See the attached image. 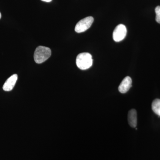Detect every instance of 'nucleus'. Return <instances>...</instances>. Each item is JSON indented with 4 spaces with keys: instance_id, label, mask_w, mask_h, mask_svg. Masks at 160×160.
<instances>
[{
    "instance_id": "20e7f679",
    "label": "nucleus",
    "mask_w": 160,
    "mask_h": 160,
    "mask_svg": "<svg viewBox=\"0 0 160 160\" xmlns=\"http://www.w3.org/2000/svg\"><path fill=\"white\" fill-rule=\"evenodd\" d=\"M127 33V29L126 26L123 24L118 25L113 31V40L116 42H119L124 39Z\"/></svg>"
},
{
    "instance_id": "0eeeda50",
    "label": "nucleus",
    "mask_w": 160,
    "mask_h": 160,
    "mask_svg": "<svg viewBox=\"0 0 160 160\" xmlns=\"http://www.w3.org/2000/svg\"><path fill=\"white\" fill-rule=\"evenodd\" d=\"M128 121L129 126L135 128L137 125V112L135 109L129 110L128 114Z\"/></svg>"
},
{
    "instance_id": "423d86ee",
    "label": "nucleus",
    "mask_w": 160,
    "mask_h": 160,
    "mask_svg": "<svg viewBox=\"0 0 160 160\" xmlns=\"http://www.w3.org/2000/svg\"><path fill=\"white\" fill-rule=\"evenodd\" d=\"M18 76L17 74H15L12 75L8 79L4 84L3 89L5 91H11L14 88L15 85L17 81Z\"/></svg>"
},
{
    "instance_id": "1a4fd4ad",
    "label": "nucleus",
    "mask_w": 160,
    "mask_h": 160,
    "mask_svg": "<svg viewBox=\"0 0 160 160\" xmlns=\"http://www.w3.org/2000/svg\"><path fill=\"white\" fill-rule=\"evenodd\" d=\"M155 11L156 14V21L158 23L160 24V6H158L157 7H156Z\"/></svg>"
},
{
    "instance_id": "7ed1b4c3",
    "label": "nucleus",
    "mask_w": 160,
    "mask_h": 160,
    "mask_svg": "<svg viewBox=\"0 0 160 160\" xmlns=\"http://www.w3.org/2000/svg\"><path fill=\"white\" fill-rule=\"evenodd\" d=\"M94 19L92 17H88L80 20L77 24L75 28V31L78 33L84 32L91 27Z\"/></svg>"
},
{
    "instance_id": "9b49d317",
    "label": "nucleus",
    "mask_w": 160,
    "mask_h": 160,
    "mask_svg": "<svg viewBox=\"0 0 160 160\" xmlns=\"http://www.w3.org/2000/svg\"><path fill=\"white\" fill-rule=\"evenodd\" d=\"M1 17H2V15H1V12H0V19L1 18Z\"/></svg>"
},
{
    "instance_id": "f03ea898",
    "label": "nucleus",
    "mask_w": 160,
    "mask_h": 160,
    "mask_svg": "<svg viewBox=\"0 0 160 160\" xmlns=\"http://www.w3.org/2000/svg\"><path fill=\"white\" fill-rule=\"evenodd\" d=\"M51 55V50L45 46H39L34 53V59L36 63L41 64L48 59Z\"/></svg>"
},
{
    "instance_id": "6e6552de",
    "label": "nucleus",
    "mask_w": 160,
    "mask_h": 160,
    "mask_svg": "<svg viewBox=\"0 0 160 160\" xmlns=\"http://www.w3.org/2000/svg\"><path fill=\"white\" fill-rule=\"evenodd\" d=\"M152 109L156 114L160 117V99L154 100L152 104Z\"/></svg>"
},
{
    "instance_id": "f257e3e1",
    "label": "nucleus",
    "mask_w": 160,
    "mask_h": 160,
    "mask_svg": "<svg viewBox=\"0 0 160 160\" xmlns=\"http://www.w3.org/2000/svg\"><path fill=\"white\" fill-rule=\"evenodd\" d=\"M92 57L88 52H82L78 55L76 64L78 68L82 70L89 69L92 65Z\"/></svg>"
},
{
    "instance_id": "39448f33",
    "label": "nucleus",
    "mask_w": 160,
    "mask_h": 160,
    "mask_svg": "<svg viewBox=\"0 0 160 160\" xmlns=\"http://www.w3.org/2000/svg\"><path fill=\"white\" fill-rule=\"evenodd\" d=\"M132 81L131 78L129 76L126 77L119 86V91L122 93H126L132 87Z\"/></svg>"
},
{
    "instance_id": "9d476101",
    "label": "nucleus",
    "mask_w": 160,
    "mask_h": 160,
    "mask_svg": "<svg viewBox=\"0 0 160 160\" xmlns=\"http://www.w3.org/2000/svg\"><path fill=\"white\" fill-rule=\"evenodd\" d=\"M42 1L43 2H50L52 0H42Z\"/></svg>"
}]
</instances>
